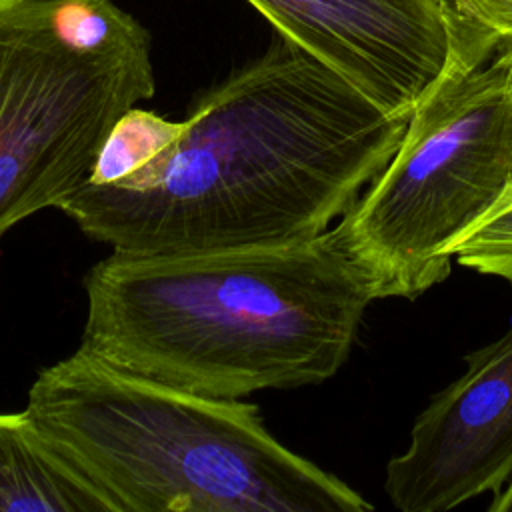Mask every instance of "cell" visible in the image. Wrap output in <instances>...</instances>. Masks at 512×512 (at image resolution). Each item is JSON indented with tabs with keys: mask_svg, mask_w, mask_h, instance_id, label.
Segmentation results:
<instances>
[{
	"mask_svg": "<svg viewBox=\"0 0 512 512\" xmlns=\"http://www.w3.org/2000/svg\"><path fill=\"white\" fill-rule=\"evenodd\" d=\"M318 58L278 38L196 98L126 178L58 206L128 254L310 240L358 202L406 128Z\"/></svg>",
	"mask_w": 512,
	"mask_h": 512,
	"instance_id": "1",
	"label": "cell"
},
{
	"mask_svg": "<svg viewBox=\"0 0 512 512\" xmlns=\"http://www.w3.org/2000/svg\"><path fill=\"white\" fill-rule=\"evenodd\" d=\"M84 288L82 350L220 400L328 380L378 298L340 224L278 246L112 250L88 270Z\"/></svg>",
	"mask_w": 512,
	"mask_h": 512,
	"instance_id": "2",
	"label": "cell"
},
{
	"mask_svg": "<svg viewBox=\"0 0 512 512\" xmlns=\"http://www.w3.org/2000/svg\"><path fill=\"white\" fill-rule=\"evenodd\" d=\"M28 418L114 512H366L280 444L256 404L166 386L78 348L38 372Z\"/></svg>",
	"mask_w": 512,
	"mask_h": 512,
	"instance_id": "3",
	"label": "cell"
},
{
	"mask_svg": "<svg viewBox=\"0 0 512 512\" xmlns=\"http://www.w3.org/2000/svg\"><path fill=\"white\" fill-rule=\"evenodd\" d=\"M512 180V40L452 16L442 78L340 228L378 298L414 300L450 274L454 240Z\"/></svg>",
	"mask_w": 512,
	"mask_h": 512,
	"instance_id": "4",
	"label": "cell"
},
{
	"mask_svg": "<svg viewBox=\"0 0 512 512\" xmlns=\"http://www.w3.org/2000/svg\"><path fill=\"white\" fill-rule=\"evenodd\" d=\"M154 90L152 38L114 0H0V238L82 186Z\"/></svg>",
	"mask_w": 512,
	"mask_h": 512,
	"instance_id": "5",
	"label": "cell"
},
{
	"mask_svg": "<svg viewBox=\"0 0 512 512\" xmlns=\"http://www.w3.org/2000/svg\"><path fill=\"white\" fill-rule=\"evenodd\" d=\"M246 2L396 118H410L450 62V0Z\"/></svg>",
	"mask_w": 512,
	"mask_h": 512,
	"instance_id": "6",
	"label": "cell"
},
{
	"mask_svg": "<svg viewBox=\"0 0 512 512\" xmlns=\"http://www.w3.org/2000/svg\"><path fill=\"white\" fill-rule=\"evenodd\" d=\"M464 362L386 464L384 490L402 512L450 510L496 494L512 476V330Z\"/></svg>",
	"mask_w": 512,
	"mask_h": 512,
	"instance_id": "7",
	"label": "cell"
},
{
	"mask_svg": "<svg viewBox=\"0 0 512 512\" xmlns=\"http://www.w3.org/2000/svg\"><path fill=\"white\" fill-rule=\"evenodd\" d=\"M0 512H114L36 430L26 412L0 414Z\"/></svg>",
	"mask_w": 512,
	"mask_h": 512,
	"instance_id": "8",
	"label": "cell"
},
{
	"mask_svg": "<svg viewBox=\"0 0 512 512\" xmlns=\"http://www.w3.org/2000/svg\"><path fill=\"white\" fill-rule=\"evenodd\" d=\"M452 258L512 284V180L496 202L450 246Z\"/></svg>",
	"mask_w": 512,
	"mask_h": 512,
	"instance_id": "9",
	"label": "cell"
},
{
	"mask_svg": "<svg viewBox=\"0 0 512 512\" xmlns=\"http://www.w3.org/2000/svg\"><path fill=\"white\" fill-rule=\"evenodd\" d=\"M450 4L460 16L512 40V0H450Z\"/></svg>",
	"mask_w": 512,
	"mask_h": 512,
	"instance_id": "10",
	"label": "cell"
},
{
	"mask_svg": "<svg viewBox=\"0 0 512 512\" xmlns=\"http://www.w3.org/2000/svg\"><path fill=\"white\" fill-rule=\"evenodd\" d=\"M490 512H512V476L508 482L492 496V502L488 504Z\"/></svg>",
	"mask_w": 512,
	"mask_h": 512,
	"instance_id": "11",
	"label": "cell"
}]
</instances>
